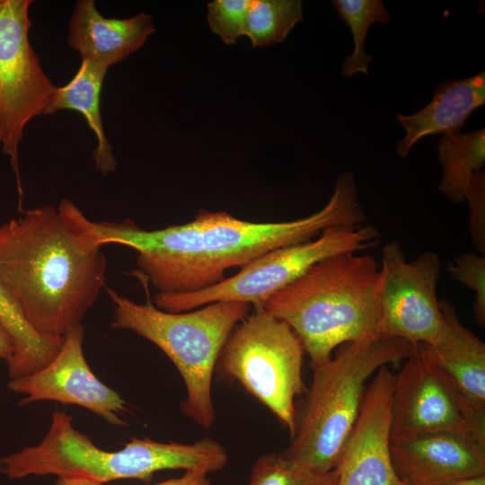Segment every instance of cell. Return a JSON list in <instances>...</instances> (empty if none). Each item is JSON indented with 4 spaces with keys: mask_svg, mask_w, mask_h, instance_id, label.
Masks as SVG:
<instances>
[{
    "mask_svg": "<svg viewBox=\"0 0 485 485\" xmlns=\"http://www.w3.org/2000/svg\"><path fill=\"white\" fill-rule=\"evenodd\" d=\"M366 216L351 172L337 179L327 204L295 220L251 222L229 212L199 211L194 219L146 230L132 221L95 222L98 242L128 246L137 252L134 274L156 294H188L224 280L226 270L242 268L278 248L304 242L331 226L363 225Z\"/></svg>",
    "mask_w": 485,
    "mask_h": 485,
    "instance_id": "6da1fadb",
    "label": "cell"
},
{
    "mask_svg": "<svg viewBox=\"0 0 485 485\" xmlns=\"http://www.w3.org/2000/svg\"><path fill=\"white\" fill-rule=\"evenodd\" d=\"M95 222L69 198L0 225V286L41 337L63 339L106 287Z\"/></svg>",
    "mask_w": 485,
    "mask_h": 485,
    "instance_id": "7a4b0ae2",
    "label": "cell"
},
{
    "mask_svg": "<svg viewBox=\"0 0 485 485\" xmlns=\"http://www.w3.org/2000/svg\"><path fill=\"white\" fill-rule=\"evenodd\" d=\"M379 286L380 266L370 254L343 252L313 266L262 307L291 327L314 367L343 344L383 339Z\"/></svg>",
    "mask_w": 485,
    "mask_h": 485,
    "instance_id": "3957f363",
    "label": "cell"
},
{
    "mask_svg": "<svg viewBox=\"0 0 485 485\" xmlns=\"http://www.w3.org/2000/svg\"><path fill=\"white\" fill-rule=\"evenodd\" d=\"M227 461L225 447L210 437L190 444L131 438L120 450H102L74 428L71 415L57 410L43 440L0 459V472L12 480L57 475L87 477L101 484L121 479L147 482L158 471L208 474L222 470Z\"/></svg>",
    "mask_w": 485,
    "mask_h": 485,
    "instance_id": "277c9868",
    "label": "cell"
},
{
    "mask_svg": "<svg viewBox=\"0 0 485 485\" xmlns=\"http://www.w3.org/2000/svg\"><path fill=\"white\" fill-rule=\"evenodd\" d=\"M411 348L400 339L349 342L313 367L293 441L281 454L315 472L335 470L360 412L366 381L381 367L404 360Z\"/></svg>",
    "mask_w": 485,
    "mask_h": 485,
    "instance_id": "5b68a950",
    "label": "cell"
},
{
    "mask_svg": "<svg viewBox=\"0 0 485 485\" xmlns=\"http://www.w3.org/2000/svg\"><path fill=\"white\" fill-rule=\"evenodd\" d=\"M113 305L112 328L131 331L158 347L173 363L186 387L183 415L204 428L216 419L212 377L221 351L250 311L239 302H215L181 313L137 304L106 287Z\"/></svg>",
    "mask_w": 485,
    "mask_h": 485,
    "instance_id": "8992f818",
    "label": "cell"
},
{
    "mask_svg": "<svg viewBox=\"0 0 485 485\" xmlns=\"http://www.w3.org/2000/svg\"><path fill=\"white\" fill-rule=\"evenodd\" d=\"M304 353L301 340L287 322L257 307L233 330L216 366L266 406L293 437L295 399L304 390Z\"/></svg>",
    "mask_w": 485,
    "mask_h": 485,
    "instance_id": "52a82bcc",
    "label": "cell"
},
{
    "mask_svg": "<svg viewBox=\"0 0 485 485\" xmlns=\"http://www.w3.org/2000/svg\"><path fill=\"white\" fill-rule=\"evenodd\" d=\"M379 234L371 225H340L323 230L309 241L270 251L240 268L234 276L193 293L156 294L154 304L170 313L190 311L215 302H239L262 307L318 262L343 252L375 246Z\"/></svg>",
    "mask_w": 485,
    "mask_h": 485,
    "instance_id": "ba28073f",
    "label": "cell"
},
{
    "mask_svg": "<svg viewBox=\"0 0 485 485\" xmlns=\"http://www.w3.org/2000/svg\"><path fill=\"white\" fill-rule=\"evenodd\" d=\"M31 0H0V144L22 187L18 148L26 124L44 113L56 86L43 72L29 42ZM21 208V207H19Z\"/></svg>",
    "mask_w": 485,
    "mask_h": 485,
    "instance_id": "9c48e42d",
    "label": "cell"
},
{
    "mask_svg": "<svg viewBox=\"0 0 485 485\" xmlns=\"http://www.w3.org/2000/svg\"><path fill=\"white\" fill-rule=\"evenodd\" d=\"M440 269L435 252L425 251L408 262L398 242L384 246L379 286L381 338L403 340L412 347L438 340L445 328L436 296Z\"/></svg>",
    "mask_w": 485,
    "mask_h": 485,
    "instance_id": "30bf717a",
    "label": "cell"
},
{
    "mask_svg": "<svg viewBox=\"0 0 485 485\" xmlns=\"http://www.w3.org/2000/svg\"><path fill=\"white\" fill-rule=\"evenodd\" d=\"M395 375L391 409V444L430 433L469 436L485 445L457 394L422 344L413 346Z\"/></svg>",
    "mask_w": 485,
    "mask_h": 485,
    "instance_id": "8fae6325",
    "label": "cell"
},
{
    "mask_svg": "<svg viewBox=\"0 0 485 485\" xmlns=\"http://www.w3.org/2000/svg\"><path fill=\"white\" fill-rule=\"evenodd\" d=\"M84 329L72 328L63 338L53 359L40 370L10 379V391L22 395L20 405L52 401L74 404L100 416L110 424L125 426L121 415L126 401L101 383L90 368L84 353Z\"/></svg>",
    "mask_w": 485,
    "mask_h": 485,
    "instance_id": "7c38bea8",
    "label": "cell"
},
{
    "mask_svg": "<svg viewBox=\"0 0 485 485\" xmlns=\"http://www.w3.org/2000/svg\"><path fill=\"white\" fill-rule=\"evenodd\" d=\"M395 374L381 367L366 389L360 412L345 444L337 485H404L391 456V409Z\"/></svg>",
    "mask_w": 485,
    "mask_h": 485,
    "instance_id": "4fadbf2b",
    "label": "cell"
},
{
    "mask_svg": "<svg viewBox=\"0 0 485 485\" xmlns=\"http://www.w3.org/2000/svg\"><path fill=\"white\" fill-rule=\"evenodd\" d=\"M390 450L404 485H440L485 475V445L469 436L425 434L391 444Z\"/></svg>",
    "mask_w": 485,
    "mask_h": 485,
    "instance_id": "5bb4252c",
    "label": "cell"
},
{
    "mask_svg": "<svg viewBox=\"0 0 485 485\" xmlns=\"http://www.w3.org/2000/svg\"><path fill=\"white\" fill-rule=\"evenodd\" d=\"M440 306L445 331L433 344L422 345L485 440V344L460 322L450 302L440 301Z\"/></svg>",
    "mask_w": 485,
    "mask_h": 485,
    "instance_id": "9a60e30c",
    "label": "cell"
},
{
    "mask_svg": "<svg viewBox=\"0 0 485 485\" xmlns=\"http://www.w3.org/2000/svg\"><path fill=\"white\" fill-rule=\"evenodd\" d=\"M154 31L153 18L147 13L106 18L93 0H78L69 22L67 42L82 59L108 69L140 48Z\"/></svg>",
    "mask_w": 485,
    "mask_h": 485,
    "instance_id": "2e32d148",
    "label": "cell"
},
{
    "mask_svg": "<svg viewBox=\"0 0 485 485\" xmlns=\"http://www.w3.org/2000/svg\"><path fill=\"white\" fill-rule=\"evenodd\" d=\"M485 103V71L463 79H450L435 89L431 101L411 115L397 114L405 137L396 152L405 158L421 138L461 130L470 115Z\"/></svg>",
    "mask_w": 485,
    "mask_h": 485,
    "instance_id": "e0dca14e",
    "label": "cell"
},
{
    "mask_svg": "<svg viewBox=\"0 0 485 485\" xmlns=\"http://www.w3.org/2000/svg\"><path fill=\"white\" fill-rule=\"evenodd\" d=\"M107 68L82 59L78 71L68 84L57 87L43 114H53L68 109L80 112L97 138L93 149L95 168L102 175L114 172L117 162L104 133L100 100Z\"/></svg>",
    "mask_w": 485,
    "mask_h": 485,
    "instance_id": "ac0fdd59",
    "label": "cell"
},
{
    "mask_svg": "<svg viewBox=\"0 0 485 485\" xmlns=\"http://www.w3.org/2000/svg\"><path fill=\"white\" fill-rule=\"evenodd\" d=\"M437 158L443 168L438 190L451 202H463L472 174L484 166L485 128L470 133L455 130L441 134Z\"/></svg>",
    "mask_w": 485,
    "mask_h": 485,
    "instance_id": "d6986e66",
    "label": "cell"
},
{
    "mask_svg": "<svg viewBox=\"0 0 485 485\" xmlns=\"http://www.w3.org/2000/svg\"><path fill=\"white\" fill-rule=\"evenodd\" d=\"M0 321L13 343V357L6 362L10 379L40 370L53 359L62 345L63 339H47L39 335L1 286Z\"/></svg>",
    "mask_w": 485,
    "mask_h": 485,
    "instance_id": "ffe728a7",
    "label": "cell"
},
{
    "mask_svg": "<svg viewBox=\"0 0 485 485\" xmlns=\"http://www.w3.org/2000/svg\"><path fill=\"white\" fill-rule=\"evenodd\" d=\"M303 21L300 0H251L243 35L253 48L282 42L295 25Z\"/></svg>",
    "mask_w": 485,
    "mask_h": 485,
    "instance_id": "44dd1931",
    "label": "cell"
},
{
    "mask_svg": "<svg viewBox=\"0 0 485 485\" xmlns=\"http://www.w3.org/2000/svg\"><path fill=\"white\" fill-rule=\"evenodd\" d=\"M342 22L347 23L354 40V50L341 68V75L350 77L357 73L368 74L374 57L364 49L369 27L374 22L387 24L389 12L381 0H331Z\"/></svg>",
    "mask_w": 485,
    "mask_h": 485,
    "instance_id": "7402d4cb",
    "label": "cell"
},
{
    "mask_svg": "<svg viewBox=\"0 0 485 485\" xmlns=\"http://www.w3.org/2000/svg\"><path fill=\"white\" fill-rule=\"evenodd\" d=\"M338 472H315L285 458L267 454L254 463L248 485H337Z\"/></svg>",
    "mask_w": 485,
    "mask_h": 485,
    "instance_id": "603a6c76",
    "label": "cell"
},
{
    "mask_svg": "<svg viewBox=\"0 0 485 485\" xmlns=\"http://www.w3.org/2000/svg\"><path fill=\"white\" fill-rule=\"evenodd\" d=\"M451 278L475 294L473 316L479 326L485 324V255L460 253L448 265Z\"/></svg>",
    "mask_w": 485,
    "mask_h": 485,
    "instance_id": "cb8c5ba5",
    "label": "cell"
},
{
    "mask_svg": "<svg viewBox=\"0 0 485 485\" xmlns=\"http://www.w3.org/2000/svg\"><path fill=\"white\" fill-rule=\"evenodd\" d=\"M251 0H215L207 4V22L225 44H234L243 35Z\"/></svg>",
    "mask_w": 485,
    "mask_h": 485,
    "instance_id": "d4e9b609",
    "label": "cell"
},
{
    "mask_svg": "<svg viewBox=\"0 0 485 485\" xmlns=\"http://www.w3.org/2000/svg\"><path fill=\"white\" fill-rule=\"evenodd\" d=\"M469 207L468 229L473 245L485 255V171H476L464 195Z\"/></svg>",
    "mask_w": 485,
    "mask_h": 485,
    "instance_id": "484cf974",
    "label": "cell"
},
{
    "mask_svg": "<svg viewBox=\"0 0 485 485\" xmlns=\"http://www.w3.org/2000/svg\"><path fill=\"white\" fill-rule=\"evenodd\" d=\"M152 485H212L207 473L198 471H185L178 478H172Z\"/></svg>",
    "mask_w": 485,
    "mask_h": 485,
    "instance_id": "4316f807",
    "label": "cell"
},
{
    "mask_svg": "<svg viewBox=\"0 0 485 485\" xmlns=\"http://www.w3.org/2000/svg\"><path fill=\"white\" fill-rule=\"evenodd\" d=\"M13 354V343L6 329L0 321V360L8 362Z\"/></svg>",
    "mask_w": 485,
    "mask_h": 485,
    "instance_id": "83f0119b",
    "label": "cell"
},
{
    "mask_svg": "<svg viewBox=\"0 0 485 485\" xmlns=\"http://www.w3.org/2000/svg\"><path fill=\"white\" fill-rule=\"evenodd\" d=\"M55 485H104L93 479L83 476L58 477Z\"/></svg>",
    "mask_w": 485,
    "mask_h": 485,
    "instance_id": "f1b7e54d",
    "label": "cell"
},
{
    "mask_svg": "<svg viewBox=\"0 0 485 485\" xmlns=\"http://www.w3.org/2000/svg\"><path fill=\"white\" fill-rule=\"evenodd\" d=\"M440 485H485V475L456 480Z\"/></svg>",
    "mask_w": 485,
    "mask_h": 485,
    "instance_id": "f546056e",
    "label": "cell"
}]
</instances>
